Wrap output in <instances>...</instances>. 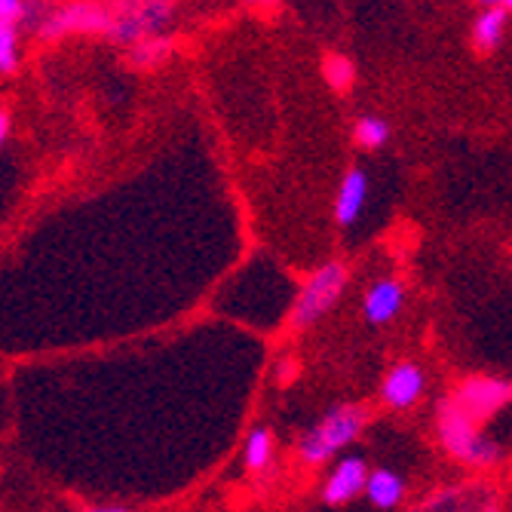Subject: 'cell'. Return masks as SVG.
Here are the masks:
<instances>
[{"instance_id":"3","label":"cell","mask_w":512,"mask_h":512,"mask_svg":"<svg viewBox=\"0 0 512 512\" xmlns=\"http://www.w3.org/2000/svg\"><path fill=\"white\" fill-rule=\"evenodd\" d=\"M347 286V267L332 261V264H325L319 267L310 279H307V286L301 289V298L295 304V313H292V322L298 325V329H304V325H313L319 316H325L335 301L341 298Z\"/></svg>"},{"instance_id":"17","label":"cell","mask_w":512,"mask_h":512,"mask_svg":"<svg viewBox=\"0 0 512 512\" xmlns=\"http://www.w3.org/2000/svg\"><path fill=\"white\" fill-rule=\"evenodd\" d=\"M16 34H19V28L0 25V71L4 74L16 71Z\"/></svg>"},{"instance_id":"4","label":"cell","mask_w":512,"mask_h":512,"mask_svg":"<svg viewBox=\"0 0 512 512\" xmlns=\"http://www.w3.org/2000/svg\"><path fill=\"white\" fill-rule=\"evenodd\" d=\"M114 28L108 37L138 46L148 37H160V31L172 19V4H114Z\"/></svg>"},{"instance_id":"14","label":"cell","mask_w":512,"mask_h":512,"mask_svg":"<svg viewBox=\"0 0 512 512\" xmlns=\"http://www.w3.org/2000/svg\"><path fill=\"white\" fill-rule=\"evenodd\" d=\"M353 138L362 148H381L390 138V126L381 117H362L353 129Z\"/></svg>"},{"instance_id":"6","label":"cell","mask_w":512,"mask_h":512,"mask_svg":"<svg viewBox=\"0 0 512 512\" xmlns=\"http://www.w3.org/2000/svg\"><path fill=\"white\" fill-rule=\"evenodd\" d=\"M512 399V384L497 378H473L454 393V402L467 411L473 421H485L497 408H503Z\"/></svg>"},{"instance_id":"20","label":"cell","mask_w":512,"mask_h":512,"mask_svg":"<svg viewBox=\"0 0 512 512\" xmlns=\"http://www.w3.org/2000/svg\"><path fill=\"white\" fill-rule=\"evenodd\" d=\"M83 512H129L123 506H96V509H83Z\"/></svg>"},{"instance_id":"15","label":"cell","mask_w":512,"mask_h":512,"mask_svg":"<svg viewBox=\"0 0 512 512\" xmlns=\"http://www.w3.org/2000/svg\"><path fill=\"white\" fill-rule=\"evenodd\" d=\"M322 71H325V80H329V86L338 89V92L350 89L353 86V77H356L353 62L344 59V56H329V59H325V68Z\"/></svg>"},{"instance_id":"8","label":"cell","mask_w":512,"mask_h":512,"mask_svg":"<svg viewBox=\"0 0 512 512\" xmlns=\"http://www.w3.org/2000/svg\"><path fill=\"white\" fill-rule=\"evenodd\" d=\"M421 390H424V371L417 368L414 362H399L384 381V399L393 408L411 405L417 396H421Z\"/></svg>"},{"instance_id":"1","label":"cell","mask_w":512,"mask_h":512,"mask_svg":"<svg viewBox=\"0 0 512 512\" xmlns=\"http://www.w3.org/2000/svg\"><path fill=\"white\" fill-rule=\"evenodd\" d=\"M439 436L454 457L476 463V467H488V463L500 460V448L476 433V421L454 399L442 402L439 408Z\"/></svg>"},{"instance_id":"13","label":"cell","mask_w":512,"mask_h":512,"mask_svg":"<svg viewBox=\"0 0 512 512\" xmlns=\"http://www.w3.org/2000/svg\"><path fill=\"white\" fill-rule=\"evenodd\" d=\"M169 50H172V40L169 37H148V40H142L138 46H132L129 59H132V65L151 68V65L163 62L169 56Z\"/></svg>"},{"instance_id":"11","label":"cell","mask_w":512,"mask_h":512,"mask_svg":"<svg viewBox=\"0 0 512 512\" xmlns=\"http://www.w3.org/2000/svg\"><path fill=\"white\" fill-rule=\"evenodd\" d=\"M503 25H506V10H503V4L488 7V10L476 19L473 40H476V46H479L482 53H491L494 46L500 43V37H503Z\"/></svg>"},{"instance_id":"18","label":"cell","mask_w":512,"mask_h":512,"mask_svg":"<svg viewBox=\"0 0 512 512\" xmlns=\"http://www.w3.org/2000/svg\"><path fill=\"white\" fill-rule=\"evenodd\" d=\"M31 10H34L31 4H19V0H4V4H0V25H13V28H19V25L28 19Z\"/></svg>"},{"instance_id":"5","label":"cell","mask_w":512,"mask_h":512,"mask_svg":"<svg viewBox=\"0 0 512 512\" xmlns=\"http://www.w3.org/2000/svg\"><path fill=\"white\" fill-rule=\"evenodd\" d=\"M114 28V13L111 7H99V4H68L50 16H43L37 34L43 40H56L62 34L71 31H92V34H111Z\"/></svg>"},{"instance_id":"19","label":"cell","mask_w":512,"mask_h":512,"mask_svg":"<svg viewBox=\"0 0 512 512\" xmlns=\"http://www.w3.org/2000/svg\"><path fill=\"white\" fill-rule=\"evenodd\" d=\"M10 135V114L4 111V114H0V138H7Z\"/></svg>"},{"instance_id":"9","label":"cell","mask_w":512,"mask_h":512,"mask_svg":"<svg viewBox=\"0 0 512 512\" xmlns=\"http://www.w3.org/2000/svg\"><path fill=\"white\" fill-rule=\"evenodd\" d=\"M399 307H402V286L393 283V279H381L365 295V319L375 325L390 322L399 313Z\"/></svg>"},{"instance_id":"10","label":"cell","mask_w":512,"mask_h":512,"mask_svg":"<svg viewBox=\"0 0 512 512\" xmlns=\"http://www.w3.org/2000/svg\"><path fill=\"white\" fill-rule=\"evenodd\" d=\"M365 194H368V178L362 169H350L341 181V191H338V200H335V218L338 224H353L356 215L362 212V203H365Z\"/></svg>"},{"instance_id":"2","label":"cell","mask_w":512,"mask_h":512,"mask_svg":"<svg viewBox=\"0 0 512 512\" xmlns=\"http://www.w3.org/2000/svg\"><path fill=\"white\" fill-rule=\"evenodd\" d=\"M368 414L359 405H341L332 408L322 417V424L313 427L304 439H301V457L307 463H319L329 460L338 448H344L347 442H353V436L365 427Z\"/></svg>"},{"instance_id":"12","label":"cell","mask_w":512,"mask_h":512,"mask_svg":"<svg viewBox=\"0 0 512 512\" xmlns=\"http://www.w3.org/2000/svg\"><path fill=\"white\" fill-rule=\"evenodd\" d=\"M402 479L396 476V473H390V470H378V473H371L368 476V497H371V503H378V506H384V509H390V506H396L399 500H402Z\"/></svg>"},{"instance_id":"16","label":"cell","mask_w":512,"mask_h":512,"mask_svg":"<svg viewBox=\"0 0 512 512\" xmlns=\"http://www.w3.org/2000/svg\"><path fill=\"white\" fill-rule=\"evenodd\" d=\"M267 460H270V433L264 427L252 430L249 436V445H246V463L252 470H261L267 467Z\"/></svg>"},{"instance_id":"21","label":"cell","mask_w":512,"mask_h":512,"mask_svg":"<svg viewBox=\"0 0 512 512\" xmlns=\"http://www.w3.org/2000/svg\"><path fill=\"white\" fill-rule=\"evenodd\" d=\"M503 10H506V13H512V0H506V4H503Z\"/></svg>"},{"instance_id":"7","label":"cell","mask_w":512,"mask_h":512,"mask_svg":"<svg viewBox=\"0 0 512 512\" xmlns=\"http://www.w3.org/2000/svg\"><path fill=\"white\" fill-rule=\"evenodd\" d=\"M362 488H368V473L362 457H344L335 473L325 482V500L329 503H347L353 500Z\"/></svg>"}]
</instances>
